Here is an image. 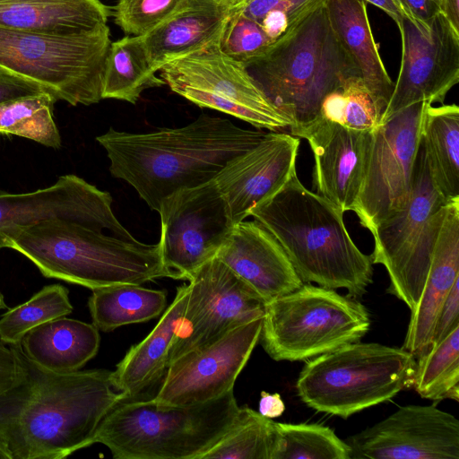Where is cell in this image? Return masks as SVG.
I'll use <instances>...</instances> for the list:
<instances>
[{
	"mask_svg": "<svg viewBox=\"0 0 459 459\" xmlns=\"http://www.w3.org/2000/svg\"><path fill=\"white\" fill-rule=\"evenodd\" d=\"M17 378L0 392V445L10 459H62L93 445L105 415L123 401L112 371L55 372L10 345Z\"/></svg>",
	"mask_w": 459,
	"mask_h": 459,
	"instance_id": "obj_1",
	"label": "cell"
},
{
	"mask_svg": "<svg viewBox=\"0 0 459 459\" xmlns=\"http://www.w3.org/2000/svg\"><path fill=\"white\" fill-rule=\"evenodd\" d=\"M264 134L239 127L227 118L201 115L186 126L147 133L110 127L96 140L107 152L111 174L132 186L158 212L174 192L212 180Z\"/></svg>",
	"mask_w": 459,
	"mask_h": 459,
	"instance_id": "obj_2",
	"label": "cell"
},
{
	"mask_svg": "<svg viewBox=\"0 0 459 459\" xmlns=\"http://www.w3.org/2000/svg\"><path fill=\"white\" fill-rule=\"evenodd\" d=\"M4 248L30 260L47 278L91 290L172 278L160 246L137 240L112 208L86 221H47L0 231Z\"/></svg>",
	"mask_w": 459,
	"mask_h": 459,
	"instance_id": "obj_3",
	"label": "cell"
},
{
	"mask_svg": "<svg viewBox=\"0 0 459 459\" xmlns=\"http://www.w3.org/2000/svg\"><path fill=\"white\" fill-rule=\"evenodd\" d=\"M282 247L303 283L345 289L362 298L373 282V261L353 242L343 212L308 190L297 173L250 212Z\"/></svg>",
	"mask_w": 459,
	"mask_h": 459,
	"instance_id": "obj_4",
	"label": "cell"
},
{
	"mask_svg": "<svg viewBox=\"0 0 459 459\" xmlns=\"http://www.w3.org/2000/svg\"><path fill=\"white\" fill-rule=\"evenodd\" d=\"M244 65L269 102L290 121L289 131L296 137L317 121L326 94L360 77L332 26L326 4Z\"/></svg>",
	"mask_w": 459,
	"mask_h": 459,
	"instance_id": "obj_5",
	"label": "cell"
},
{
	"mask_svg": "<svg viewBox=\"0 0 459 459\" xmlns=\"http://www.w3.org/2000/svg\"><path fill=\"white\" fill-rule=\"evenodd\" d=\"M239 411L233 390L186 406L126 400L105 415L92 442L116 459H200L231 429Z\"/></svg>",
	"mask_w": 459,
	"mask_h": 459,
	"instance_id": "obj_6",
	"label": "cell"
},
{
	"mask_svg": "<svg viewBox=\"0 0 459 459\" xmlns=\"http://www.w3.org/2000/svg\"><path fill=\"white\" fill-rule=\"evenodd\" d=\"M415 367L403 348L358 341L307 359L296 390L309 408L347 419L411 387Z\"/></svg>",
	"mask_w": 459,
	"mask_h": 459,
	"instance_id": "obj_7",
	"label": "cell"
},
{
	"mask_svg": "<svg viewBox=\"0 0 459 459\" xmlns=\"http://www.w3.org/2000/svg\"><path fill=\"white\" fill-rule=\"evenodd\" d=\"M370 323L356 299L303 283L264 305L259 341L275 361H304L360 341Z\"/></svg>",
	"mask_w": 459,
	"mask_h": 459,
	"instance_id": "obj_8",
	"label": "cell"
},
{
	"mask_svg": "<svg viewBox=\"0 0 459 459\" xmlns=\"http://www.w3.org/2000/svg\"><path fill=\"white\" fill-rule=\"evenodd\" d=\"M108 26L49 35L0 28V67L40 85L56 100L89 106L102 100Z\"/></svg>",
	"mask_w": 459,
	"mask_h": 459,
	"instance_id": "obj_9",
	"label": "cell"
},
{
	"mask_svg": "<svg viewBox=\"0 0 459 459\" xmlns=\"http://www.w3.org/2000/svg\"><path fill=\"white\" fill-rule=\"evenodd\" d=\"M217 40L167 63L159 70L160 77L173 92L201 108L230 115L258 129L289 130L290 121L269 102L245 65L220 50Z\"/></svg>",
	"mask_w": 459,
	"mask_h": 459,
	"instance_id": "obj_10",
	"label": "cell"
},
{
	"mask_svg": "<svg viewBox=\"0 0 459 459\" xmlns=\"http://www.w3.org/2000/svg\"><path fill=\"white\" fill-rule=\"evenodd\" d=\"M429 102L412 104L372 129L362 186L353 212L371 234L406 204Z\"/></svg>",
	"mask_w": 459,
	"mask_h": 459,
	"instance_id": "obj_11",
	"label": "cell"
},
{
	"mask_svg": "<svg viewBox=\"0 0 459 459\" xmlns=\"http://www.w3.org/2000/svg\"><path fill=\"white\" fill-rule=\"evenodd\" d=\"M158 212L162 261L176 280H188L216 257L235 227L213 179L174 192L161 202Z\"/></svg>",
	"mask_w": 459,
	"mask_h": 459,
	"instance_id": "obj_12",
	"label": "cell"
},
{
	"mask_svg": "<svg viewBox=\"0 0 459 459\" xmlns=\"http://www.w3.org/2000/svg\"><path fill=\"white\" fill-rule=\"evenodd\" d=\"M187 281L188 299L169 351V365L264 314L262 299L218 257L202 265Z\"/></svg>",
	"mask_w": 459,
	"mask_h": 459,
	"instance_id": "obj_13",
	"label": "cell"
},
{
	"mask_svg": "<svg viewBox=\"0 0 459 459\" xmlns=\"http://www.w3.org/2000/svg\"><path fill=\"white\" fill-rule=\"evenodd\" d=\"M401 65L379 123L415 103H443L459 82V31L441 13L428 25L403 16Z\"/></svg>",
	"mask_w": 459,
	"mask_h": 459,
	"instance_id": "obj_14",
	"label": "cell"
},
{
	"mask_svg": "<svg viewBox=\"0 0 459 459\" xmlns=\"http://www.w3.org/2000/svg\"><path fill=\"white\" fill-rule=\"evenodd\" d=\"M262 319L232 328L219 339L176 359L168 366L152 400L159 405L186 406L232 391L259 342Z\"/></svg>",
	"mask_w": 459,
	"mask_h": 459,
	"instance_id": "obj_15",
	"label": "cell"
},
{
	"mask_svg": "<svg viewBox=\"0 0 459 459\" xmlns=\"http://www.w3.org/2000/svg\"><path fill=\"white\" fill-rule=\"evenodd\" d=\"M344 441L351 459H459V420L434 404H409Z\"/></svg>",
	"mask_w": 459,
	"mask_h": 459,
	"instance_id": "obj_16",
	"label": "cell"
},
{
	"mask_svg": "<svg viewBox=\"0 0 459 459\" xmlns=\"http://www.w3.org/2000/svg\"><path fill=\"white\" fill-rule=\"evenodd\" d=\"M296 136L270 131L254 146L231 159L215 176L235 225L276 194L296 174Z\"/></svg>",
	"mask_w": 459,
	"mask_h": 459,
	"instance_id": "obj_17",
	"label": "cell"
},
{
	"mask_svg": "<svg viewBox=\"0 0 459 459\" xmlns=\"http://www.w3.org/2000/svg\"><path fill=\"white\" fill-rule=\"evenodd\" d=\"M372 129L355 130L318 120L298 137L307 141L314 157L313 186L343 213L352 211L367 167Z\"/></svg>",
	"mask_w": 459,
	"mask_h": 459,
	"instance_id": "obj_18",
	"label": "cell"
},
{
	"mask_svg": "<svg viewBox=\"0 0 459 459\" xmlns=\"http://www.w3.org/2000/svg\"><path fill=\"white\" fill-rule=\"evenodd\" d=\"M448 203L431 178L424 142L420 137L412 185L405 205L382 221L373 232L374 264L386 270L390 284L386 291L395 296L411 253L431 216Z\"/></svg>",
	"mask_w": 459,
	"mask_h": 459,
	"instance_id": "obj_19",
	"label": "cell"
},
{
	"mask_svg": "<svg viewBox=\"0 0 459 459\" xmlns=\"http://www.w3.org/2000/svg\"><path fill=\"white\" fill-rule=\"evenodd\" d=\"M216 257L265 304L303 284L281 244L255 220L237 223Z\"/></svg>",
	"mask_w": 459,
	"mask_h": 459,
	"instance_id": "obj_20",
	"label": "cell"
},
{
	"mask_svg": "<svg viewBox=\"0 0 459 459\" xmlns=\"http://www.w3.org/2000/svg\"><path fill=\"white\" fill-rule=\"evenodd\" d=\"M111 204L108 192L73 174L63 175L53 185L29 193L11 194L0 189V231L47 221H86L111 209Z\"/></svg>",
	"mask_w": 459,
	"mask_h": 459,
	"instance_id": "obj_21",
	"label": "cell"
},
{
	"mask_svg": "<svg viewBox=\"0 0 459 459\" xmlns=\"http://www.w3.org/2000/svg\"><path fill=\"white\" fill-rule=\"evenodd\" d=\"M459 279V200L446 204L420 298L411 311L403 349L416 358L431 345L439 311Z\"/></svg>",
	"mask_w": 459,
	"mask_h": 459,
	"instance_id": "obj_22",
	"label": "cell"
},
{
	"mask_svg": "<svg viewBox=\"0 0 459 459\" xmlns=\"http://www.w3.org/2000/svg\"><path fill=\"white\" fill-rule=\"evenodd\" d=\"M230 6L210 0H184L169 17L141 36L152 67L159 72L167 63L214 41Z\"/></svg>",
	"mask_w": 459,
	"mask_h": 459,
	"instance_id": "obj_23",
	"label": "cell"
},
{
	"mask_svg": "<svg viewBox=\"0 0 459 459\" xmlns=\"http://www.w3.org/2000/svg\"><path fill=\"white\" fill-rule=\"evenodd\" d=\"M188 299V285L177 289L176 296L152 331L133 345L111 377L123 401L134 399L156 383L169 366V351L182 320Z\"/></svg>",
	"mask_w": 459,
	"mask_h": 459,
	"instance_id": "obj_24",
	"label": "cell"
},
{
	"mask_svg": "<svg viewBox=\"0 0 459 459\" xmlns=\"http://www.w3.org/2000/svg\"><path fill=\"white\" fill-rule=\"evenodd\" d=\"M111 10L100 0H0V28L72 35L107 24Z\"/></svg>",
	"mask_w": 459,
	"mask_h": 459,
	"instance_id": "obj_25",
	"label": "cell"
},
{
	"mask_svg": "<svg viewBox=\"0 0 459 459\" xmlns=\"http://www.w3.org/2000/svg\"><path fill=\"white\" fill-rule=\"evenodd\" d=\"M326 9L336 35L354 61L381 118L394 83L379 55L366 3L361 0H328Z\"/></svg>",
	"mask_w": 459,
	"mask_h": 459,
	"instance_id": "obj_26",
	"label": "cell"
},
{
	"mask_svg": "<svg viewBox=\"0 0 459 459\" xmlns=\"http://www.w3.org/2000/svg\"><path fill=\"white\" fill-rule=\"evenodd\" d=\"M100 342L93 323L61 316L29 331L21 346L42 368L65 373L79 370L95 357Z\"/></svg>",
	"mask_w": 459,
	"mask_h": 459,
	"instance_id": "obj_27",
	"label": "cell"
},
{
	"mask_svg": "<svg viewBox=\"0 0 459 459\" xmlns=\"http://www.w3.org/2000/svg\"><path fill=\"white\" fill-rule=\"evenodd\" d=\"M421 137L431 178L448 201L459 200V108L432 107L425 112Z\"/></svg>",
	"mask_w": 459,
	"mask_h": 459,
	"instance_id": "obj_28",
	"label": "cell"
},
{
	"mask_svg": "<svg viewBox=\"0 0 459 459\" xmlns=\"http://www.w3.org/2000/svg\"><path fill=\"white\" fill-rule=\"evenodd\" d=\"M88 307L92 323L101 331L149 321L167 306L166 290L138 284H117L91 290Z\"/></svg>",
	"mask_w": 459,
	"mask_h": 459,
	"instance_id": "obj_29",
	"label": "cell"
},
{
	"mask_svg": "<svg viewBox=\"0 0 459 459\" xmlns=\"http://www.w3.org/2000/svg\"><path fill=\"white\" fill-rule=\"evenodd\" d=\"M152 67L141 36L111 42L105 63L102 99L134 104L143 91L165 85Z\"/></svg>",
	"mask_w": 459,
	"mask_h": 459,
	"instance_id": "obj_30",
	"label": "cell"
},
{
	"mask_svg": "<svg viewBox=\"0 0 459 459\" xmlns=\"http://www.w3.org/2000/svg\"><path fill=\"white\" fill-rule=\"evenodd\" d=\"M411 387L425 399L459 402V325L417 357Z\"/></svg>",
	"mask_w": 459,
	"mask_h": 459,
	"instance_id": "obj_31",
	"label": "cell"
},
{
	"mask_svg": "<svg viewBox=\"0 0 459 459\" xmlns=\"http://www.w3.org/2000/svg\"><path fill=\"white\" fill-rule=\"evenodd\" d=\"M57 100L48 92L28 95L0 103V134L18 135L58 149L62 140L54 120Z\"/></svg>",
	"mask_w": 459,
	"mask_h": 459,
	"instance_id": "obj_32",
	"label": "cell"
},
{
	"mask_svg": "<svg viewBox=\"0 0 459 459\" xmlns=\"http://www.w3.org/2000/svg\"><path fill=\"white\" fill-rule=\"evenodd\" d=\"M270 459H351V448L329 427L274 421Z\"/></svg>",
	"mask_w": 459,
	"mask_h": 459,
	"instance_id": "obj_33",
	"label": "cell"
},
{
	"mask_svg": "<svg viewBox=\"0 0 459 459\" xmlns=\"http://www.w3.org/2000/svg\"><path fill=\"white\" fill-rule=\"evenodd\" d=\"M274 421L247 406H240L231 429L200 459H270Z\"/></svg>",
	"mask_w": 459,
	"mask_h": 459,
	"instance_id": "obj_34",
	"label": "cell"
},
{
	"mask_svg": "<svg viewBox=\"0 0 459 459\" xmlns=\"http://www.w3.org/2000/svg\"><path fill=\"white\" fill-rule=\"evenodd\" d=\"M68 290L61 284L43 287L29 300L8 309L0 318V341L21 343L24 335L48 321L66 316L73 311Z\"/></svg>",
	"mask_w": 459,
	"mask_h": 459,
	"instance_id": "obj_35",
	"label": "cell"
},
{
	"mask_svg": "<svg viewBox=\"0 0 459 459\" xmlns=\"http://www.w3.org/2000/svg\"><path fill=\"white\" fill-rule=\"evenodd\" d=\"M318 120L337 123L355 130H370L379 124L380 117L362 79L356 76L325 96Z\"/></svg>",
	"mask_w": 459,
	"mask_h": 459,
	"instance_id": "obj_36",
	"label": "cell"
},
{
	"mask_svg": "<svg viewBox=\"0 0 459 459\" xmlns=\"http://www.w3.org/2000/svg\"><path fill=\"white\" fill-rule=\"evenodd\" d=\"M328 0H237L231 7L258 23L274 42Z\"/></svg>",
	"mask_w": 459,
	"mask_h": 459,
	"instance_id": "obj_37",
	"label": "cell"
},
{
	"mask_svg": "<svg viewBox=\"0 0 459 459\" xmlns=\"http://www.w3.org/2000/svg\"><path fill=\"white\" fill-rule=\"evenodd\" d=\"M217 42L224 55L243 65L264 55L273 43L258 23L231 6Z\"/></svg>",
	"mask_w": 459,
	"mask_h": 459,
	"instance_id": "obj_38",
	"label": "cell"
},
{
	"mask_svg": "<svg viewBox=\"0 0 459 459\" xmlns=\"http://www.w3.org/2000/svg\"><path fill=\"white\" fill-rule=\"evenodd\" d=\"M184 0H117L111 14L131 36H143L175 12Z\"/></svg>",
	"mask_w": 459,
	"mask_h": 459,
	"instance_id": "obj_39",
	"label": "cell"
},
{
	"mask_svg": "<svg viewBox=\"0 0 459 459\" xmlns=\"http://www.w3.org/2000/svg\"><path fill=\"white\" fill-rule=\"evenodd\" d=\"M459 325V279L447 295L437 319L431 345L443 340ZM430 345V346H431Z\"/></svg>",
	"mask_w": 459,
	"mask_h": 459,
	"instance_id": "obj_40",
	"label": "cell"
},
{
	"mask_svg": "<svg viewBox=\"0 0 459 459\" xmlns=\"http://www.w3.org/2000/svg\"><path fill=\"white\" fill-rule=\"evenodd\" d=\"M42 92L48 91L38 83L0 67V103Z\"/></svg>",
	"mask_w": 459,
	"mask_h": 459,
	"instance_id": "obj_41",
	"label": "cell"
},
{
	"mask_svg": "<svg viewBox=\"0 0 459 459\" xmlns=\"http://www.w3.org/2000/svg\"><path fill=\"white\" fill-rule=\"evenodd\" d=\"M403 14L411 21L428 25L432 18L440 13L434 0H392Z\"/></svg>",
	"mask_w": 459,
	"mask_h": 459,
	"instance_id": "obj_42",
	"label": "cell"
},
{
	"mask_svg": "<svg viewBox=\"0 0 459 459\" xmlns=\"http://www.w3.org/2000/svg\"><path fill=\"white\" fill-rule=\"evenodd\" d=\"M17 378V362L13 351L0 342V392L9 388Z\"/></svg>",
	"mask_w": 459,
	"mask_h": 459,
	"instance_id": "obj_43",
	"label": "cell"
},
{
	"mask_svg": "<svg viewBox=\"0 0 459 459\" xmlns=\"http://www.w3.org/2000/svg\"><path fill=\"white\" fill-rule=\"evenodd\" d=\"M284 411L285 404L279 394L261 392L258 411L260 414L273 420L280 417Z\"/></svg>",
	"mask_w": 459,
	"mask_h": 459,
	"instance_id": "obj_44",
	"label": "cell"
},
{
	"mask_svg": "<svg viewBox=\"0 0 459 459\" xmlns=\"http://www.w3.org/2000/svg\"><path fill=\"white\" fill-rule=\"evenodd\" d=\"M440 13L459 31V0H438Z\"/></svg>",
	"mask_w": 459,
	"mask_h": 459,
	"instance_id": "obj_45",
	"label": "cell"
},
{
	"mask_svg": "<svg viewBox=\"0 0 459 459\" xmlns=\"http://www.w3.org/2000/svg\"><path fill=\"white\" fill-rule=\"evenodd\" d=\"M365 3H369L376 7L381 9L385 12L388 16H390L398 26L403 16V13L397 7V5L392 0H361Z\"/></svg>",
	"mask_w": 459,
	"mask_h": 459,
	"instance_id": "obj_46",
	"label": "cell"
},
{
	"mask_svg": "<svg viewBox=\"0 0 459 459\" xmlns=\"http://www.w3.org/2000/svg\"><path fill=\"white\" fill-rule=\"evenodd\" d=\"M210 1L215 2L220 4H223V5H231L235 2V0H210Z\"/></svg>",
	"mask_w": 459,
	"mask_h": 459,
	"instance_id": "obj_47",
	"label": "cell"
},
{
	"mask_svg": "<svg viewBox=\"0 0 459 459\" xmlns=\"http://www.w3.org/2000/svg\"><path fill=\"white\" fill-rule=\"evenodd\" d=\"M0 459H10L9 455L6 453V451L1 445H0Z\"/></svg>",
	"mask_w": 459,
	"mask_h": 459,
	"instance_id": "obj_48",
	"label": "cell"
},
{
	"mask_svg": "<svg viewBox=\"0 0 459 459\" xmlns=\"http://www.w3.org/2000/svg\"><path fill=\"white\" fill-rule=\"evenodd\" d=\"M6 307V304H5V301H4V298L2 294V292L0 291V310L3 309V308H5Z\"/></svg>",
	"mask_w": 459,
	"mask_h": 459,
	"instance_id": "obj_49",
	"label": "cell"
},
{
	"mask_svg": "<svg viewBox=\"0 0 459 459\" xmlns=\"http://www.w3.org/2000/svg\"><path fill=\"white\" fill-rule=\"evenodd\" d=\"M434 1H435V2L437 3V4L438 5V0H434ZM438 7H439V5H438Z\"/></svg>",
	"mask_w": 459,
	"mask_h": 459,
	"instance_id": "obj_50",
	"label": "cell"
},
{
	"mask_svg": "<svg viewBox=\"0 0 459 459\" xmlns=\"http://www.w3.org/2000/svg\"><path fill=\"white\" fill-rule=\"evenodd\" d=\"M236 1H237V0H235V2H236ZM235 2H234V3H235ZM234 3H233V4H234Z\"/></svg>",
	"mask_w": 459,
	"mask_h": 459,
	"instance_id": "obj_51",
	"label": "cell"
}]
</instances>
